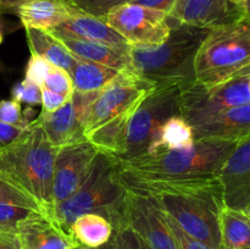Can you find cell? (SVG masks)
<instances>
[{"mask_svg": "<svg viewBox=\"0 0 250 249\" xmlns=\"http://www.w3.org/2000/svg\"><path fill=\"white\" fill-rule=\"evenodd\" d=\"M238 141L195 139L187 149L159 150L116 161L127 189L143 193L156 188L198 187L219 183V173Z\"/></svg>", "mask_w": 250, "mask_h": 249, "instance_id": "1", "label": "cell"}, {"mask_svg": "<svg viewBox=\"0 0 250 249\" xmlns=\"http://www.w3.org/2000/svg\"><path fill=\"white\" fill-rule=\"evenodd\" d=\"M55 155L56 148L34 121L15 143L0 150V177L31 195L50 217Z\"/></svg>", "mask_w": 250, "mask_h": 249, "instance_id": "2", "label": "cell"}, {"mask_svg": "<svg viewBox=\"0 0 250 249\" xmlns=\"http://www.w3.org/2000/svg\"><path fill=\"white\" fill-rule=\"evenodd\" d=\"M127 192L128 189L119 176L116 161L99 151L78 189L53 208L51 219L68 233L71 225L78 216L98 214L116 229L125 225Z\"/></svg>", "mask_w": 250, "mask_h": 249, "instance_id": "3", "label": "cell"}, {"mask_svg": "<svg viewBox=\"0 0 250 249\" xmlns=\"http://www.w3.org/2000/svg\"><path fill=\"white\" fill-rule=\"evenodd\" d=\"M170 20V36L159 45L129 46L131 71L153 85L194 82V59L210 29Z\"/></svg>", "mask_w": 250, "mask_h": 249, "instance_id": "4", "label": "cell"}, {"mask_svg": "<svg viewBox=\"0 0 250 249\" xmlns=\"http://www.w3.org/2000/svg\"><path fill=\"white\" fill-rule=\"evenodd\" d=\"M142 194L150 195L186 233L209 248L221 249L220 214L225 203L220 182L198 187L156 188Z\"/></svg>", "mask_w": 250, "mask_h": 249, "instance_id": "5", "label": "cell"}, {"mask_svg": "<svg viewBox=\"0 0 250 249\" xmlns=\"http://www.w3.org/2000/svg\"><path fill=\"white\" fill-rule=\"evenodd\" d=\"M248 65L250 20L244 16L210 29L195 55L194 80L205 87H212L236 77Z\"/></svg>", "mask_w": 250, "mask_h": 249, "instance_id": "6", "label": "cell"}, {"mask_svg": "<svg viewBox=\"0 0 250 249\" xmlns=\"http://www.w3.org/2000/svg\"><path fill=\"white\" fill-rule=\"evenodd\" d=\"M185 83L168 82L151 88L134 110L128 122L122 153L115 161H126L149 154L161 126L181 115V90Z\"/></svg>", "mask_w": 250, "mask_h": 249, "instance_id": "7", "label": "cell"}, {"mask_svg": "<svg viewBox=\"0 0 250 249\" xmlns=\"http://www.w3.org/2000/svg\"><path fill=\"white\" fill-rule=\"evenodd\" d=\"M249 103V76L233 77L212 87L194 81L182 85L181 116L193 126L204 117Z\"/></svg>", "mask_w": 250, "mask_h": 249, "instance_id": "8", "label": "cell"}, {"mask_svg": "<svg viewBox=\"0 0 250 249\" xmlns=\"http://www.w3.org/2000/svg\"><path fill=\"white\" fill-rule=\"evenodd\" d=\"M105 21L129 46L159 45L170 36L167 14L132 2L112 9Z\"/></svg>", "mask_w": 250, "mask_h": 249, "instance_id": "9", "label": "cell"}, {"mask_svg": "<svg viewBox=\"0 0 250 249\" xmlns=\"http://www.w3.org/2000/svg\"><path fill=\"white\" fill-rule=\"evenodd\" d=\"M154 87L133 73H120L109 85L100 90L90 105L83 124L84 137L122 112L137 106Z\"/></svg>", "mask_w": 250, "mask_h": 249, "instance_id": "10", "label": "cell"}, {"mask_svg": "<svg viewBox=\"0 0 250 249\" xmlns=\"http://www.w3.org/2000/svg\"><path fill=\"white\" fill-rule=\"evenodd\" d=\"M99 92L73 90L62 107L54 112L42 111L33 121L42 127L50 143L56 149L85 138L83 124L90 105Z\"/></svg>", "mask_w": 250, "mask_h": 249, "instance_id": "11", "label": "cell"}, {"mask_svg": "<svg viewBox=\"0 0 250 249\" xmlns=\"http://www.w3.org/2000/svg\"><path fill=\"white\" fill-rule=\"evenodd\" d=\"M98 153L99 150L87 138L56 149L53 180L54 207L78 189Z\"/></svg>", "mask_w": 250, "mask_h": 249, "instance_id": "12", "label": "cell"}, {"mask_svg": "<svg viewBox=\"0 0 250 249\" xmlns=\"http://www.w3.org/2000/svg\"><path fill=\"white\" fill-rule=\"evenodd\" d=\"M125 225L133 228L150 249H180L165 222L163 210L150 195L128 189Z\"/></svg>", "mask_w": 250, "mask_h": 249, "instance_id": "13", "label": "cell"}, {"mask_svg": "<svg viewBox=\"0 0 250 249\" xmlns=\"http://www.w3.org/2000/svg\"><path fill=\"white\" fill-rule=\"evenodd\" d=\"M225 207L243 211L250 202V136L237 142L219 173Z\"/></svg>", "mask_w": 250, "mask_h": 249, "instance_id": "14", "label": "cell"}, {"mask_svg": "<svg viewBox=\"0 0 250 249\" xmlns=\"http://www.w3.org/2000/svg\"><path fill=\"white\" fill-rule=\"evenodd\" d=\"M168 16L182 23L211 29L244 17L233 0H177Z\"/></svg>", "mask_w": 250, "mask_h": 249, "instance_id": "15", "label": "cell"}, {"mask_svg": "<svg viewBox=\"0 0 250 249\" xmlns=\"http://www.w3.org/2000/svg\"><path fill=\"white\" fill-rule=\"evenodd\" d=\"M16 233L22 249H72L78 247L55 220L42 211L34 212L20 222Z\"/></svg>", "mask_w": 250, "mask_h": 249, "instance_id": "16", "label": "cell"}, {"mask_svg": "<svg viewBox=\"0 0 250 249\" xmlns=\"http://www.w3.org/2000/svg\"><path fill=\"white\" fill-rule=\"evenodd\" d=\"M195 139L239 141L250 136V103L216 112L193 124Z\"/></svg>", "mask_w": 250, "mask_h": 249, "instance_id": "17", "label": "cell"}, {"mask_svg": "<svg viewBox=\"0 0 250 249\" xmlns=\"http://www.w3.org/2000/svg\"><path fill=\"white\" fill-rule=\"evenodd\" d=\"M48 32L55 37H68V38L97 42L122 50L129 49L127 42L114 28H111L104 19L90 16V15H75L67 21L49 29Z\"/></svg>", "mask_w": 250, "mask_h": 249, "instance_id": "18", "label": "cell"}, {"mask_svg": "<svg viewBox=\"0 0 250 249\" xmlns=\"http://www.w3.org/2000/svg\"><path fill=\"white\" fill-rule=\"evenodd\" d=\"M24 28L49 31L81 14L67 0H27L16 10Z\"/></svg>", "mask_w": 250, "mask_h": 249, "instance_id": "19", "label": "cell"}, {"mask_svg": "<svg viewBox=\"0 0 250 249\" xmlns=\"http://www.w3.org/2000/svg\"><path fill=\"white\" fill-rule=\"evenodd\" d=\"M38 211L44 212L31 195L0 177V229L16 232L20 222Z\"/></svg>", "mask_w": 250, "mask_h": 249, "instance_id": "20", "label": "cell"}, {"mask_svg": "<svg viewBox=\"0 0 250 249\" xmlns=\"http://www.w3.org/2000/svg\"><path fill=\"white\" fill-rule=\"evenodd\" d=\"M56 38L75 58L102 63L104 66L116 68L120 72L131 71L129 49L122 50V49L114 48L106 44L84 41V39L68 38V37H56Z\"/></svg>", "mask_w": 250, "mask_h": 249, "instance_id": "21", "label": "cell"}, {"mask_svg": "<svg viewBox=\"0 0 250 249\" xmlns=\"http://www.w3.org/2000/svg\"><path fill=\"white\" fill-rule=\"evenodd\" d=\"M137 106L122 112L119 116L114 117V119L107 121L103 126L95 128L94 131L87 134L85 138L99 151L107 154V155H110L114 159L117 158L122 153L125 138H126L127 126H128L129 120H131Z\"/></svg>", "mask_w": 250, "mask_h": 249, "instance_id": "22", "label": "cell"}, {"mask_svg": "<svg viewBox=\"0 0 250 249\" xmlns=\"http://www.w3.org/2000/svg\"><path fill=\"white\" fill-rule=\"evenodd\" d=\"M114 227L105 217L98 214H84L78 216L71 225L68 234L81 247L97 249L111 239Z\"/></svg>", "mask_w": 250, "mask_h": 249, "instance_id": "23", "label": "cell"}, {"mask_svg": "<svg viewBox=\"0 0 250 249\" xmlns=\"http://www.w3.org/2000/svg\"><path fill=\"white\" fill-rule=\"evenodd\" d=\"M26 29L27 42L32 54L42 56L53 66L63 68L68 73L75 63V56L63 46V44L55 36L48 31L38 28Z\"/></svg>", "mask_w": 250, "mask_h": 249, "instance_id": "24", "label": "cell"}, {"mask_svg": "<svg viewBox=\"0 0 250 249\" xmlns=\"http://www.w3.org/2000/svg\"><path fill=\"white\" fill-rule=\"evenodd\" d=\"M120 73L121 72L116 68L75 58V63L70 75L75 90L99 92L117 78Z\"/></svg>", "mask_w": 250, "mask_h": 249, "instance_id": "25", "label": "cell"}, {"mask_svg": "<svg viewBox=\"0 0 250 249\" xmlns=\"http://www.w3.org/2000/svg\"><path fill=\"white\" fill-rule=\"evenodd\" d=\"M221 247L250 248V217L244 211L224 207L220 214Z\"/></svg>", "mask_w": 250, "mask_h": 249, "instance_id": "26", "label": "cell"}, {"mask_svg": "<svg viewBox=\"0 0 250 249\" xmlns=\"http://www.w3.org/2000/svg\"><path fill=\"white\" fill-rule=\"evenodd\" d=\"M194 143L193 127L181 115L172 116L161 126L158 139L150 153L159 150L187 149ZM149 153V154H150Z\"/></svg>", "mask_w": 250, "mask_h": 249, "instance_id": "27", "label": "cell"}, {"mask_svg": "<svg viewBox=\"0 0 250 249\" xmlns=\"http://www.w3.org/2000/svg\"><path fill=\"white\" fill-rule=\"evenodd\" d=\"M81 14L104 19L112 9L128 4L133 0H67Z\"/></svg>", "mask_w": 250, "mask_h": 249, "instance_id": "28", "label": "cell"}, {"mask_svg": "<svg viewBox=\"0 0 250 249\" xmlns=\"http://www.w3.org/2000/svg\"><path fill=\"white\" fill-rule=\"evenodd\" d=\"M109 249H150L144 239L127 225L114 229L111 239L106 243Z\"/></svg>", "mask_w": 250, "mask_h": 249, "instance_id": "29", "label": "cell"}, {"mask_svg": "<svg viewBox=\"0 0 250 249\" xmlns=\"http://www.w3.org/2000/svg\"><path fill=\"white\" fill-rule=\"evenodd\" d=\"M42 88H45V89L58 93L60 95H65V97H71L75 90L70 73L58 66H51L50 72L46 76Z\"/></svg>", "mask_w": 250, "mask_h": 249, "instance_id": "30", "label": "cell"}, {"mask_svg": "<svg viewBox=\"0 0 250 249\" xmlns=\"http://www.w3.org/2000/svg\"><path fill=\"white\" fill-rule=\"evenodd\" d=\"M0 122L22 129L28 128L32 124L22 112L21 104L14 99L0 100Z\"/></svg>", "mask_w": 250, "mask_h": 249, "instance_id": "31", "label": "cell"}, {"mask_svg": "<svg viewBox=\"0 0 250 249\" xmlns=\"http://www.w3.org/2000/svg\"><path fill=\"white\" fill-rule=\"evenodd\" d=\"M11 95L12 99L19 102L20 104L23 103V104H27L28 106L42 105V87L27 80L17 82L12 87Z\"/></svg>", "mask_w": 250, "mask_h": 249, "instance_id": "32", "label": "cell"}, {"mask_svg": "<svg viewBox=\"0 0 250 249\" xmlns=\"http://www.w3.org/2000/svg\"><path fill=\"white\" fill-rule=\"evenodd\" d=\"M51 66L53 65L48 60L37 55V54L31 53V58L27 62L24 80L29 81L34 84H38L39 87H43V83L45 81L46 76L50 72Z\"/></svg>", "mask_w": 250, "mask_h": 249, "instance_id": "33", "label": "cell"}, {"mask_svg": "<svg viewBox=\"0 0 250 249\" xmlns=\"http://www.w3.org/2000/svg\"><path fill=\"white\" fill-rule=\"evenodd\" d=\"M160 208V207H159ZM164 219H165V222L167 224L168 228H170L171 233L175 237L176 242H177V246L180 249H211L207 246V244L202 243L200 241L195 239L194 237L189 236L188 233H186L177 224H176L175 220L167 215L166 212L163 211Z\"/></svg>", "mask_w": 250, "mask_h": 249, "instance_id": "34", "label": "cell"}, {"mask_svg": "<svg viewBox=\"0 0 250 249\" xmlns=\"http://www.w3.org/2000/svg\"><path fill=\"white\" fill-rule=\"evenodd\" d=\"M70 99V97L60 95L58 93H54L51 90L42 88V111L45 112H54L62 107L66 104V102Z\"/></svg>", "mask_w": 250, "mask_h": 249, "instance_id": "35", "label": "cell"}, {"mask_svg": "<svg viewBox=\"0 0 250 249\" xmlns=\"http://www.w3.org/2000/svg\"><path fill=\"white\" fill-rule=\"evenodd\" d=\"M24 129L0 122V150L7 148L17 141Z\"/></svg>", "mask_w": 250, "mask_h": 249, "instance_id": "36", "label": "cell"}, {"mask_svg": "<svg viewBox=\"0 0 250 249\" xmlns=\"http://www.w3.org/2000/svg\"><path fill=\"white\" fill-rule=\"evenodd\" d=\"M176 2H177V0H133L132 4L150 7V9L159 10V11H163L168 15L172 7L175 6Z\"/></svg>", "mask_w": 250, "mask_h": 249, "instance_id": "37", "label": "cell"}, {"mask_svg": "<svg viewBox=\"0 0 250 249\" xmlns=\"http://www.w3.org/2000/svg\"><path fill=\"white\" fill-rule=\"evenodd\" d=\"M0 249H22L16 232L0 229Z\"/></svg>", "mask_w": 250, "mask_h": 249, "instance_id": "38", "label": "cell"}, {"mask_svg": "<svg viewBox=\"0 0 250 249\" xmlns=\"http://www.w3.org/2000/svg\"><path fill=\"white\" fill-rule=\"evenodd\" d=\"M26 1L27 0H0V12L11 11V10L15 11L20 5Z\"/></svg>", "mask_w": 250, "mask_h": 249, "instance_id": "39", "label": "cell"}, {"mask_svg": "<svg viewBox=\"0 0 250 249\" xmlns=\"http://www.w3.org/2000/svg\"><path fill=\"white\" fill-rule=\"evenodd\" d=\"M243 10H244V16L248 17L250 20V0H246V1H244Z\"/></svg>", "mask_w": 250, "mask_h": 249, "instance_id": "40", "label": "cell"}, {"mask_svg": "<svg viewBox=\"0 0 250 249\" xmlns=\"http://www.w3.org/2000/svg\"><path fill=\"white\" fill-rule=\"evenodd\" d=\"M241 76H250V65L247 66V67H244L243 70L239 71V72L236 75V77H241Z\"/></svg>", "mask_w": 250, "mask_h": 249, "instance_id": "41", "label": "cell"}, {"mask_svg": "<svg viewBox=\"0 0 250 249\" xmlns=\"http://www.w3.org/2000/svg\"><path fill=\"white\" fill-rule=\"evenodd\" d=\"M2 38H4V34H2V23H1V20H0V44H1Z\"/></svg>", "mask_w": 250, "mask_h": 249, "instance_id": "42", "label": "cell"}, {"mask_svg": "<svg viewBox=\"0 0 250 249\" xmlns=\"http://www.w3.org/2000/svg\"><path fill=\"white\" fill-rule=\"evenodd\" d=\"M243 211H244V212H246V214H247V215H248V216L250 217V202H249V204H248V205H247V207H246V208H244V210H243Z\"/></svg>", "mask_w": 250, "mask_h": 249, "instance_id": "43", "label": "cell"}, {"mask_svg": "<svg viewBox=\"0 0 250 249\" xmlns=\"http://www.w3.org/2000/svg\"><path fill=\"white\" fill-rule=\"evenodd\" d=\"M233 1L236 2L237 5H239V6L243 7V4H244V1H246V0H233Z\"/></svg>", "mask_w": 250, "mask_h": 249, "instance_id": "44", "label": "cell"}, {"mask_svg": "<svg viewBox=\"0 0 250 249\" xmlns=\"http://www.w3.org/2000/svg\"><path fill=\"white\" fill-rule=\"evenodd\" d=\"M81 249H89V248H84V247H81ZM97 249H109V248H107L106 244H105V246L100 247V248H97Z\"/></svg>", "mask_w": 250, "mask_h": 249, "instance_id": "45", "label": "cell"}, {"mask_svg": "<svg viewBox=\"0 0 250 249\" xmlns=\"http://www.w3.org/2000/svg\"><path fill=\"white\" fill-rule=\"evenodd\" d=\"M221 249H250V248H227V247H221Z\"/></svg>", "mask_w": 250, "mask_h": 249, "instance_id": "46", "label": "cell"}, {"mask_svg": "<svg viewBox=\"0 0 250 249\" xmlns=\"http://www.w3.org/2000/svg\"><path fill=\"white\" fill-rule=\"evenodd\" d=\"M72 249H81V246H78V247H75V248H72Z\"/></svg>", "mask_w": 250, "mask_h": 249, "instance_id": "47", "label": "cell"}, {"mask_svg": "<svg viewBox=\"0 0 250 249\" xmlns=\"http://www.w3.org/2000/svg\"><path fill=\"white\" fill-rule=\"evenodd\" d=\"M249 92H250V76H249Z\"/></svg>", "mask_w": 250, "mask_h": 249, "instance_id": "48", "label": "cell"}]
</instances>
